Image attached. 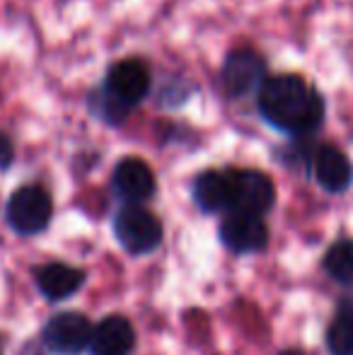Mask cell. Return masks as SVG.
<instances>
[{"label": "cell", "instance_id": "1", "mask_svg": "<svg viewBox=\"0 0 353 355\" xmlns=\"http://www.w3.org/2000/svg\"><path fill=\"white\" fill-rule=\"evenodd\" d=\"M257 104L273 128L291 136L317 131L325 119V99L300 75L286 73L266 78L257 89Z\"/></svg>", "mask_w": 353, "mask_h": 355}, {"label": "cell", "instance_id": "2", "mask_svg": "<svg viewBox=\"0 0 353 355\" xmlns=\"http://www.w3.org/2000/svg\"><path fill=\"white\" fill-rule=\"evenodd\" d=\"M271 179L257 169H230L227 172V208L235 213L261 215L273 206Z\"/></svg>", "mask_w": 353, "mask_h": 355}, {"label": "cell", "instance_id": "3", "mask_svg": "<svg viewBox=\"0 0 353 355\" xmlns=\"http://www.w3.org/2000/svg\"><path fill=\"white\" fill-rule=\"evenodd\" d=\"M114 234L131 254H148L160 247L162 225L150 211L141 206H126L114 218Z\"/></svg>", "mask_w": 353, "mask_h": 355}, {"label": "cell", "instance_id": "4", "mask_svg": "<svg viewBox=\"0 0 353 355\" xmlns=\"http://www.w3.org/2000/svg\"><path fill=\"white\" fill-rule=\"evenodd\" d=\"M51 196L42 187H22L8 203V220L17 232H42L51 220Z\"/></svg>", "mask_w": 353, "mask_h": 355}, {"label": "cell", "instance_id": "5", "mask_svg": "<svg viewBox=\"0 0 353 355\" xmlns=\"http://www.w3.org/2000/svg\"><path fill=\"white\" fill-rule=\"evenodd\" d=\"M92 327L89 319L80 312L56 314L44 329V343L56 355H78L89 346Z\"/></svg>", "mask_w": 353, "mask_h": 355}, {"label": "cell", "instance_id": "6", "mask_svg": "<svg viewBox=\"0 0 353 355\" xmlns=\"http://www.w3.org/2000/svg\"><path fill=\"white\" fill-rule=\"evenodd\" d=\"M104 89H107L119 104L131 109V107H136L141 99H146L148 89H150V71H148L146 63L138 61V58L119 61L109 68Z\"/></svg>", "mask_w": 353, "mask_h": 355}, {"label": "cell", "instance_id": "7", "mask_svg": "<svg viewBox=\"0 0 353 355\" xmlns=\"http://www.w3.org/2000/svg\"><path fill=\"white\" fill-rule=\"evenodd\" d=\"M264 61L259 53L250 51V49H237L227 56L225 66H223V89L227 97L237 99L245 97L250 92H257L264 83Z\"/></svg>", "mask_w": 353, "mask_h": 355}, {"label": "cell", "instance_id": "8", "mask_svg": "<svg viewBox=\"0 0 353 355\" xmlns=\"http://www.w3.org/2000/svg\"><path fill=\"white\" fill-rule=\"evenodd\" d=\"M221 239L227 249L237 254H252L266 247L268 230L261 220V215L255 213H232L230 218L223 220Z\"/></svg>", "mask_w": 353, "mask_h": 355}, {"label": "cell", "instance_id": "9", "mask_svg": "<svg viewBox=\"0 0 353 355\" xmlns=\"http://www.w3.org/2000/svg\"><path fill=\"white\" fill-rule=\"evenodd\" d=\"M114 191L128 203H143L155 193V174L143 159L126 157L114 169Z\"/></svg>", "mask_w": 353, "mask_h": 355}, {"label": "cell", "instance_id": "10", "mask_svg": "<svg viewBox=\"0 0 353 355\" xmlns=\"http://www.w3.org/2000/svg\"><path fill=\"white\" fill-rule=\"evenodd\" d=\"M133 343H136V331H133L131 322L126 317L112 314L92 329L89 351L92 355H126L133 348Z\"/></svg>", "mask_w": 353, "mask_h": 355}, {"label": "cell", "instance_id": "11", "mask_svg": "<svg viewBox=\"0 0 353 355\" xmlns=\"http://www.w3.org/2000/svg\"><path fill=\"white\" fill-rule=\"evenodd\" d=\"M315 179L329 193H341L353 179L351 159L334 145H325L315 155Z\"/></svg>", "mask_w": 353, "mask_h": 355}, {"label": "cell", "instance_id": "12", "mask_svg": "<svg viewBox=\"0 0 353 355\" xmlns=\"http://www.w3.org/2000/svg\"><path fill=\"white\" fill-rule=\"evenodd\" d=\"M37 283H39V290H42L49 300H66L83 288L85 273H83L80 268L68 266V263H46V266L37 273Z\"/></svg>", "mask_w": 353, "mask_h": 355}, {"label": "cell", "instance_id": "13", "mask_svg": "<svg viewBox=\"0 0 353 355\" xmlns=\"http://www.w3.org/2000/svg\"><path fill=\"white\" fill-rule=\"evenodd\" d=\"M193 201L201 211L218 213L227 208V172H203L193 182Z\"/></svg>", "mask_w": 353, "mask_h": 355}, {"label": "cell", "instance_id": "14", "mask_svg": "<svg viewBox=\"0 0 353 355\" xmlns=\"http://www.w3.org/2000/svg\"><path fill=\"white\" fill-rule=\"evenodd\" d=\"M325 271L336 283L353 285V239H341V242L332 244L325 257Z\"/></svg>", "mask_w": 353, "mask_h": 355}, {"label": "cell", "instance_id": "15", "mask_svg": "<svg viewBox=\"0 0 353 355\" xmlns=\"http://www.w3.org/2000/svg\"><path fill=\"white\" fill-rule=\"evenodd\" d=\"M332 355H353V307H344L334 317L327 334Z\"/></svg>", "mask_w": 353, "mask_h": 355}, {"label": "cell", "instance_id": "16", "mask_svg": "<svg viewBox=\"0 0 353 355\" xmlns=\"http://www.w3.org/2000/svg\"><path fill=\"white\" fill-rule=\"evenodd\" d=\"M12 143H10V138L5 136V133H0V169H5L10 162H12Z\"/></svg>", "mask_w": 353, "mask_h": 355}, {"label": "cell", "instance_id": "17", "mask_svg": "<svg viewBox=\"0 0 353 355\" xmlns=\"http://www.w3.org/2000/svg\"><path fill=\"white\" fill-rule=\"evenodd\" d=\"M278 355H305L302 351H298V348H288V351H281Z\"/></svg>", "mask_w": 353, "mask_h": 355}, {"label": "cell", "instance_id": "18", "mask_svg": "<svg viewBox=\"0 0 353 355\" xmlns=\"http://www.w3.org/2000/svg\"><path fill=\"white\" fill-rule=\"evenodd\" d=\"M0 355H3V348H0Z\"/></svg>", "mask_w": 353, "mask_h": 355}]
</instances>
